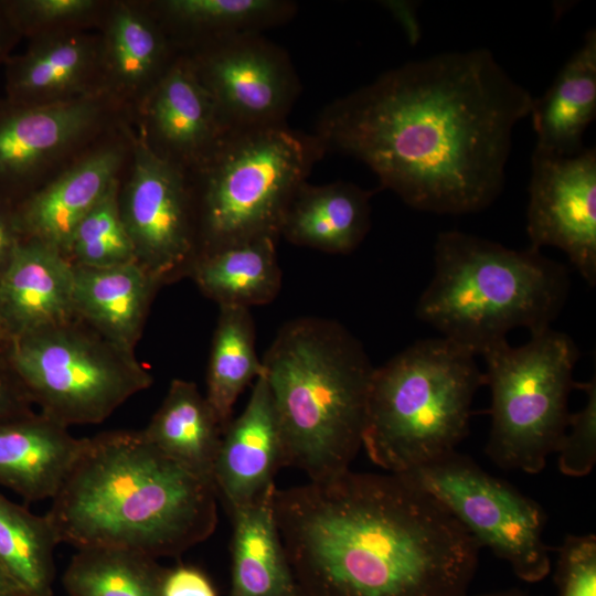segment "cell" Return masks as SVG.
Masks as SVG:
<instances>
[{"label": "cell", "instance_id": "44dd1931", "mask_svg": "<svg viewBox=\"0 0 596 596\" xmlns=\"http://www.w3.org/2000/svg\"><path fill=\"white\" fill-rule=\"evenodd\" d=\"M86 441L41 413L0 421V486L26 502L52 500Z\"/></svg>", "mask_w": 596, "mask_h": 596}, {"label": "cell", "instance_id": "836d02e7", "mask_svg": "<svg viewBox=\"0 0 596 596\" xmlns=\"http://www.w3.org/2000/svg\"><path fill=\"white\" fill-rule=\"evenodd\" d=\"M586 394L585 405L571 413L566 429L557 445L560 471L568 477L588 475L596 462V376L576 383Z\"/></svg>", "mask_w": 596, "mask_h": 596}, {"label": "cell", "instance_id": "7402d4cb", "mask_svg": "<svg viewBox=\"0 0 596 596\" xmlns=\"http://www.w3.org/2000/svg\"><path fill=\"white\" fill-rule=\"evenodd\" d=\"M374 193L351 182L313 185L305 181L286 210L279 235L329 254L351 253L370 231Z\"/></svg>", "mask_w": 596, "mask_h": 596}, {"label": "cell", "instance_id": "d590c367", "mask_svg": "<svg viewBox=\"0 0 596 596\" xmlns=\"http://www.w3.org/2000/svg\"><path fill=\"white\" fill-rule=\"evenodd\" d=\"M161 596H217L209 577L189 565L164 568Z\"/></svg>", "mask_w": 596, "mask_h": 596}, {"label": "cell", "instance_id": "ffe728a7", "mask_svg": "<svg viewBox=\"0 0 596 596\" xmlns=\"http://www.w3.org/2000/svg\"><path fill=\"white\" fill-rule=\"evenodd\" d=\"M284 467L280 430L270 391L262 373L248 402L225 428L212 480L227 511L249 503L275 487Z\"/></svg>", "mask_w": 596, "mask_h": 596}, {"label": "cell", "instance_id": "e575fe53", "mask_svg": "<svg viewBox=\"0 0 596 596\" xmlns=\"http://www.w3.org/2000/svg\"><path fill=\"white\" fill-rule=\"evenodd\" d=\"M557 596H596V536L567 535L557 549Z\"/></svg>", "mask_w": 596, "mask_h": 596}, {"label": "cell", "instance_id": "6da1fadb", "mask_svg": "<svg viewBox=\"0 0 596 596\" xmlns=\"http://www.w3.org/2000/svg\"><path fill=\"white\" fill-rule=\"evenodd\" d=\"M534 97L487 49L409 61L334 99L312 134L368 166L408 206L462 215L502 192L515 125Z\"/></svg>", "mask_w": 596, "mask_h": 596}, {"label": "cell", "instance_id": "8d00e7d4", "mask_svg": "<svg viewBox=\"0 0 596 596\" xmlns=\"http://www.w3.org/2000/svg\"><path fill=\"white\" fill-rule=\"evenodd\" d=\"M22 387L0 358V421L33 413Z\"/></svg>", "mask_w": 596, "mask_h": 596}, {"label": "cell", "instance_id": "e0dca14e", "mask_svg": "<svg viewBox=\"0 0 596 596\" xmlns=\"http://www.w3.org/2000/svg\"><path fill=\"white\" fill-rule=\"evenodd\" d=\"M97 32L103 92L132 117L179 52L148 1H109Z\"/></svg>", "mask_w": 596, "mask_h": 596}, {"label": "cell", "instance_id": "60d3db41", "mask_svg": "<svg viewBox=\"0 0 596 596\" xmlns=\"http://www.w3.org/2000/svg\"><path fill=\"white\" fill-rule=\"evenodd\" d=\"M466 596H468V594ZM473 596H528V595L519 589L512 588V589L485 593V594H479V595H473Z\"/></svg>", "mask_w": 596, "mask_h": 596}, {"label": "cell", "instance_id": "30bf717a", "mask_svg": "<svg viewBox=\"0 0 596 596\" xmlns=\"http://www.w3.org/2000/svg\"><path fill=\"white\" fill-rule=\"evenodd\" d=\"M398 476L432 497L520 579L535 583L550 573L546 514L509 482L457 451Z\"/></svg>", "mask_w": 596, "mask_h": 596}, {"label": "cell", "instance_id": "3957f363", "mask_svg": "<svg viewBox=\"0 0 596 596\" xmlns=\"http://www.w3.org/2000/svg\"><path fill=\"white\" fill-rule=\"evenodd\" d=\"M211 478L183 468L140 432L87 438L46 512L57 540L76 550L114 547L173 557L217 524Z\"/></svg>", "mask_w": 596, "mask_h": 596}, {"label": "cell", "instance_id": "9a60e30c", "mask_svg": "<svg viewBox=\"0 0 596 596\" xmlns=\"http://www.w3.org/2000/svg\"><path fill=\"white\" fill-rule=\"evenodd\" d=\"M131 132V121L109 132L17 204L23 237L40 241L65 256L79 222L120 181L130 155Z\"/></svg>", "mask_w": 596, "mask_h": 596}, {"label": "cell", "instance_id": "cb8c5ba5", "mask_svg": "<svg viewBox=\"0 0 596 596\" xmlns=\"http://www.w3.org/2000/svg\"><path fill=\"white\" fill-rule=\"evenodd\" d=\"M536 134L534 150L571 157L582 152L584 136L596 116V31L562 66L552 85L534 98L530 115Z\"/></svg>", "mask_w": 596, "mask_h": 596}, {"label": "cell", "instance_id": "484cf974", "mask_svg": "<svg viewBox=\"0 0 596 596\" xmlns=\"http://www.w3.org/2000/svg\"><path fill=\"white\" fill-rule=\"evenodd\" d=\"M179 53L225 38L262 33L288 22L297 4L288 0L148 1Z\"/></svg>", "mask_w": 596, "mask_h": 596}, {"label": "cell", "instance_id": "277c9868", "mask_svg": "<svg viewBox=\"0 0 596 596\" xmlns=\"http://www.w3.org/2000/svg\"><path fill=\"white\" fill-rule=\"evenodd\" d=\"M262 362L284 467L309 480L349 470L362 447L375 369L361 342L337 321L301 317L281 327Z\"/></svg>", "mask_w": 596, "mask_h": 596}, {"label": "cell", "instance_id": "d6986e66", "mask_svg": "<svg viewBox=\"0 0 596 596\" xmlns=\"http://www.w3.org/2000/svg\"><path fill=\"white\" fill-rule=\"evenodd\" d=\"M73 291V264L55 248L23 237L0 277V347L76 318Z\"/></svg>", "mask_w": 596, "mask_h": 596}, {"label": "cell", "instance_id": "83f0119b", "mask_svg": "<svg viewBox=\"0 0 596 596\" xmlns=\"http://www.w3.org/2000/svg\"><path fill=\"white\" fill-rule=\"evenodd\" d=\"M141 433L168 458L193 473L212 479L224 429L193 382L173 380Z\"/></svg>", "mask_w": 596, "mask_h": 596}, {"label": "cell", "instance_id": "74e56055", "mask_svg": "<svg viewBox=\"0 0 596 596\" xmlns=\"http://www.w3.org/2000/svg\"><path fill=\"white\" fill-rule=\"evenodd\" d=\"M22 240L15 205L0 198V277Z\"/></svg>", "mask_w": 596, "mask_h": 596}, {"label": "cell", "instance_id": "1f68e13d", "mask_svg": "<svg viewBox=\"0 0 596 596\" xmlns=\"http://www.w3.org/2000/svg\"><path fill=\"white\" fill-rule=\"evenodd\" d=\"M119 184L75 228L65 255L73 265L107 268L137 262L119 211Z\"/></svg>", "mask_w": 596, "mask_h": 596}, {"label": "cell", "instance_id": "603a6c76", "mask_svg": "<svg viewBox=\"0 0 596 596\" xmlns=\"http://www.w3.org/2000/svg\"><path fill=\"white\" fill-rule=\"evenodd\" d=\"M73 266L76 318L132 351L161 281L137 262L107 268Z\"/></svg>", "mask_w": 596, "mask_h": 596}, {"label": "cell", "instance_id": "f1b7e54d", "mask_svg": "<svg viewBox=\"0 0 596 596\" xmlns=\"http://www.w3.org/2000/svg\"><path fill=\"white\" fill-rule=\"evenodd\" d=\"M57 544L45 514H34L0 492V568L25 596H53Z\"/></svg>", "mask_w": 596, "mask_h": 596}, {"label": "cell", "instance_id": "4dcf8cb0", "mask_svg": "<svg viewBox=\"0 0 596 596\" xmlns=\"http://www.w3.org/2000/svg\"><path fill=\"white\" fill-rule=\"evenodd\" d=\"M163 572L139 552L87 547L72 557L62 584L68 596H161Z\"/></svg>", "mask_w": 596, "mask_h": 596}, {"label": "cell", "instance_id": "7a4b0ae2", "mask_svg": "<svg viewBox=\"0 0 596 596\" xmlns=\"http://www.w3.org/2000/svg\"><path fill=\"white\" fill-rule=\"evenodd\" d=\"M300 596H466L480 546L394 473L354 472L275 490Z\"/></svg>", "mask_w": 596, "mask_h": 596}, {"label": "cell", "instance_id": "4fadbf2b", "mask_svg": "<svg viewBox=\"0 0 596 596\" xmlns=\"http://www.w3.org/2000/svg\"><path fill=\"white\" fill-rule=\"evenodd\" d=\"M182 54L228 132L286 126L300 82L288 54L262 33L225 38Z\"/></svg>", "mask_w": 596, "mask_h": 596}, {"label": "cell", "instance_id": "7c38bea8", "mask_svg": "<svg viewBox=\"0 0 596 596\" xmlns=\"http://www.w3.org/2000/svg\"><path fill=\"white\" fill-rule=\"evenodd\" d=\"M118 205L140 266L161 283L191 270L199 244L188 174L155 155L134 126Z\"/></svg>", "mask_w": 596, "mask_h": 596}, {"label": "cell", "instance_id": "2e32d148", "mask_svg": "<svg viewBox=\"0 0 596 596\" xmlns=\"http://www.w3.org/2000/svg\"><path fill=\"white\" fill-rule=\"evenodd\" d=\"M132 126L155 155L185 172L204 160L228 132L182 53L139 104Z\"/></svg>", "mask_w": 596, "mask_h": 596}, {"label": "cell", "instance_id": "9c48e42d", "mask_svg": "<svg viewBox=\"0 0 596 596\" xmlns=\"http://www.w3.org/2000/svg\"><path fill=\"white\" fill-rule=\"evenodd\" d=\"M481 355L491 393L486 453L502 469L538 473L568 423L578 348L568 334L547 328L522 345L504 341Z\"/></svg>", "mask_w": 596, "mask_h": 596}, {"label": "cell", "instance_id": "52a82bcc", "mask_svg": "<svg viewBox=\"0 0 596 596\" xmlns=\"http://www.w3.org/2000/svg\"><path fill=\"white\" fill-rule=\"evenodd\" d=\"M323 155L313 135L287 126L227 132L187 172L199 254L262 236L278 238L295 192Z\"/></svg>", "mask_w": 596, "mask_h": 596}, {"label": "cell", "instance_id": "d6a6232c", "mask_svg": "<svg viewBox=\"0 0 596 596\" xmlns=\"http://www.w3.org/2000/svg\"><path fill=\"white\" fill-rule=\"evenodd\" d=\"M108 3L107 0H6L14 26L28 40L97 29Z\"/></svg>", "mask_w": 596, "mask_h": 596}, {"label": "cell", "instance_id": "4316f807", "mask_svg": "<svg viewBox=\"0 0 596 596\" xmlns=\"http://www.w3.org/2000/svg\"><path fill=\"white\" fill-rule=\"evenodd\" d=\"M277 240L262 236L201 253L190 273L200 290L220 307L266 305L281 287Z\"/></svg>", "mask_w": 596, "mask_h": 596}, {"label": "cell", "instance_id": "5bb4252c", "mask_svg": "<svg viewBox=\"0 0 596 596\" xmlns=\"http://www.w3.org/2000/svg\"><path fill=\"white\" fill-rule=\"evenodd\" d=\"M526 209L531 246L561 249L589 285L596 284V150L571 156L533 150Z\"/></svg>", "mask_w": 596, "mask_h": 596}, {"label": "cell", "instance_id": "f546056e", "mask_svg": "<svg viewBox=\"0 0 596 596\" xmlns=\"http://www.w3.org/2000/svg\"><path fill=\"white\" fill-rule=\"evenodd\" d=\"M255 324L247 308L220 307L214 331L205 397L223 429L243 390L263 373L255 347Z\"/></svg>", "mask_w": 596, "mask_h": 596}, {"label": "cell", "instance_id": "8fae6325", "mask_svg": "<svg viewBox=\"0 0 596 596\" xmlns=\"http://www.w3.org/2000/svg\"><path fill=\"white\" fill-rule=\"evenodd\" d=\"M129 121L106 94L44 106L0 98V198L19 204Z\"/></svg>", "mask_w": 596, "mask_h": 596}, {"label": "cell", "instance_id": "ac0fdd59", "mask_svg": "<svg viewBox=\"0 0 596 596\" xmlns=\"http://www.w3.org/2000/svg\"><path fill=\"white\" fill-rule=\"evenodd\" d=\"M6 97L29 106L62 104L105 94L98 32L66 31L29 39L4 63Z\"/></svg>", "mask_w": 596, "mask_h": 596}, {"label": "cell", "instance_id": "5b68a950", "mask_svg": "<svg viewBox=\"0 0 596 596\" xmlns=\"http://www.w3.org/2000/svg\"><path fill=\"white\" fill-rule=\"evenodd\" d=\"M570 291L566 267L539 249H513L460 231L434 244V274L415 315L475 355L526 328H551Z\"/></svg>", "mask_w": 596, "mask_h": 596}, {"label": "cell", "instance_id": "f35d334b", "mask_svg": "<svg viewBox=\"0 0 596 596\" xmlns=\"http://www.w3.org/2000/svg\"><path fill=\"white\" fill-rule=\"evenodd\" d=\"M20 39L21 35L8 13L6 0H0V66L4 65Z\"/></svg>", "mask_w": 596, "mask_h": 596}, {"label": "cell", "instance_id": "ab89813d", "mask_svg": "<svg viewBox=\"0 0 596 596\" xmlns=\"http://www.w3.org/2000/svg\"><path fill=\"white\" fill-rule=\"evenodd\" d=\"M0 596H25L0 568Z\"/></svg>", "mask_w": 596, "mask_h": 596}, {"label": "cell", "instance_id": "d4e9b609", "mask_svg": "<svg viewBox=\"0 0 596 596\" xmlns=\"http://www.w3.org/2000/svg\"><path fill=\"white\" fill-rule=\"evenodd\" d=\"M276 486L228 512L231 588L228 596H300L277 529Z\"/></svg>", "mask_w": 596, "mask_h": 596}, {"label": "cell", "instance_id": "8992f818", "mask_svg": "<svg viewBox=\"0 0 596 596\" xmlns=\"http://www.w3.org/2000/svg\"><path fill=\"white\" fill-rule=\"evenodd\" d=\"M476 356L446 338H429L374 369L362 447L375 465L403 475L456 451L485 385Z\"/></svg>", "mask_w": 596, "mask_h": 596}, {"label": "cell", "instance_id": "ba28073f", "mask_svg": "<svg viewBox=\"0 0 596 596\" xmlns=\"http://www.w3.org/2000/svg\"><path fill=\"white\" fill-rule=\"evenodd\" d=\"M0 358L30 403L66 427L104 422L152 383L132 351L78 318L7 342Z\"/></svg>", "mask_w": 596, "mask_h": 596}]
</instances>
